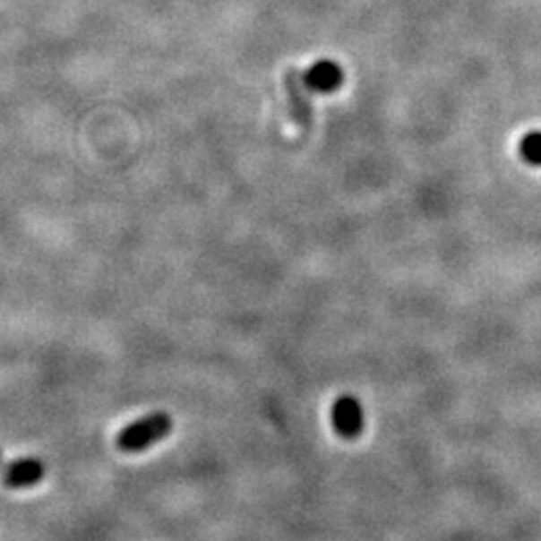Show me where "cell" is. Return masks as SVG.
<instances>
[{
	"instance_id": "cell-1",
	"label": "cell",
	"mask_w": 541,
	"mask_h": 541,
	"mask_svg": "<svg viewBox=\"0 0 541 541\" xmlns=\"http://www.w3.org/2000/svg\"><path fill=\"white\" fill-rule=\"evenodd\" d=\"M175 421L167 411L147 413L116 431L115 447L121 453L137 455L150 450L173 434Z\"/></svg>"
},
{
	"instance_id": "cell-2",
	"label": "cell",
	"mask_w": 541,
	"mask_h": 541,
	"mask_svg": "<svg viewBox=\"0 0 541 541\" xmlns=\"http://www.w3.org/2000/svg\"><path fill=\"white\" fill-rule=\"evenodd\" d=\"M47 477V465L39 458L4 461L0 451V484L8 489H32Z\"/></svg>"
},
{
	"instance_id": "cell-3",
	"label": "cell",
	"mask_w": 541,
	"mask_h": 541,
	"mask_svg": "<svg viewBox=\"0 0 541 541\" xmlns=\"http://www.w3.org/2000/svg\"><path fill=\"white\" fill-rule=\"evenodd\" d=\"M287 100H289V111L291 118L297 129L307 133L313 125V111H311V100L307 95V87L303 82V74L297 69H289L283 77Z\"/></svg>"
},
{
	"instance_id": "cell-4",
	"label": "cell",
	"mask_w": 541,
	"mask_h": 541,
	"mask_svg": "<svg viewBox=\"0 0 541 541\" xmlns=\"http://www.w3.org/2000/svg\"><path fill=\"white\" fill-rule=\"evenodd\" d=\"M333 427L345 439H355L363 431V409L353 397H341L335 403Z\"/></svg>"
},
{
	"instance_id": "cell-5",
	"label": "cell",
	"mask_w": 541,
	"mask_h": 541,
	"mask_svg": "<svg viewBox=\"0 0 541 541\" xmlns=\"http://www.w3.org/2000/svg\"><path fill=\"white\" fill-rule=\"evenodd\" d=\"M307 90L315 92H333L341 87L343 71L341 66L333 61H319L303 74Z\"/></svg>"
},
{
	"instance_id": "cell-6",
	"label": "cell",
	"mask_w": 541,
	"mask_h": 541,
	"mask_svg": "<svg viewBox=\"0 0 541 541\" xmlns=\"http://www.w3.org/2000/svg\"><path fill=\"white\" fill-rule=\"evenodd\" d=\"M521 157L531 165H541V133H531L520 145Z\"/></svg>"
}]
</instances>
